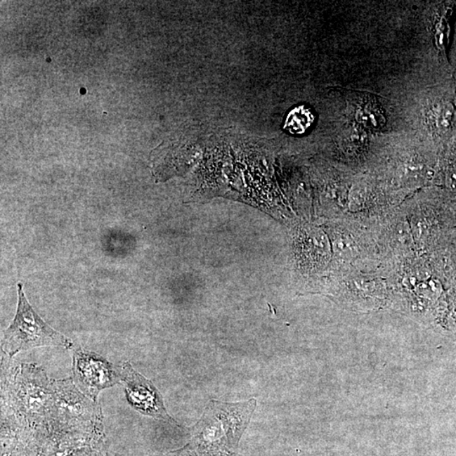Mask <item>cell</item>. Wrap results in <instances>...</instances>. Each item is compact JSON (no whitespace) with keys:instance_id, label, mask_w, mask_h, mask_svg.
<instances>
[{"instance_id":"1","label":"cell","mask_w":456,"mask_h":456,"mask_svg":"<svg viewBox=\"0 0 456 456\" xmlns=\"http://www.w3.org/2000/svg\"><path fill=\"white\" fill-rule=\"evenodd\" d=\"M2 438L34 439L103 436L98 401L75 386L72 378H49L35 363H18L1 351Z\"/></svg>"},{"instance_id":"2","label":"cell","mask_w":456,"mask_h":456,"mask_svg":"<svg viewBox=\"0 0 456 456\" xmlns=\"http://www.w3.org/2000/svg\"><path fill=\"white\" fill-rule=\"evenodd\" d=\"M18 305L14 320L4 332L2 351L13 358L20 351L41 346H61L72 350L74 343L49 326L28 303L22 282L18 284Z\"/></svg>"},{"instance_id":"3","label":"cell","mask_w":456,"mask_h":456,"mask_svg":"<svg viewBox=\"0 0 456 456\" xmlns=\"http://www.w3.org/2000/svg\"><path fill=\"white\" fill-rule=\"evenodd\" d=\"M72 357L75 386L91 400L98 401V396L103 390L122 384L119 366L101 355L74 346Z\"/></svg>"},{"instance_id":"4","label":"cell","mask_w":456,"mask_h":456,"mask_svg":"<svg viewBox=\"0 0 456 456\" xmlns=\"http://www.w3.org/2000/svg\"><path fill=\"white\" fill-rule=\"evenodd\" d=\"M119 367L125 396L136 411L156 419L174 422L167 413L161 393L150 380L138 373L129 363H124Z\"/></svg>"},{"instance_id":"5","label":"cell","mask_w":456,"mask_h":456,"mask_svg":"<svg viewBox=\"0 0 456 456\" xmlns=\"http://www.w3.org/2000/svg\"><path fill=\"white\" fill-rule=\"evenodd\" d=\"M447 185L452 191L456 192V164L448 171L446 178Z\"/></svg>"}]
</instances>
